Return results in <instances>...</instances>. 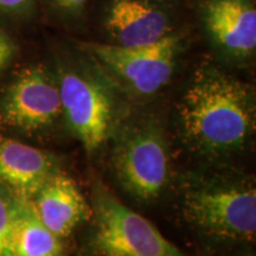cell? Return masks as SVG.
<instances>
[{
    "label": "cell",
    "instance_id": "1",
    "mask_svg": "<svg viewBox=\"0 0 256 256\" xmlns=\"http://www.w3.org/2000/svg\"><path fill=\"white\" fill-rule=\"evenodd\" d=\"M186 139L208 153H224L244 145L254 128V104L243 84L216 69H202L180 102Z\"/></svg>",
    "mask_w": 256,
    "mask_h": 256
},
{
    "label": "cell",
    "instance_id": "2",
    "mask_svg": "<svg viewBox=\"0 0 256 256\" xmlns=\"http://www.w3.org/2000/svg\"><path fill=\"white\" fill-rule=\"evenodd\" d=\"M92 246L100 256H184L153 224L98 185Z\"/></svg>",
    "mask_w": 256,
    "mask_h": 256
},
{
    "label": "cell",
    "instance_id": "3",
    "mask_svg": "<svg viewBox=\"0 0 256 256\" xmlns=\"http://www.w3.org/2000/svg\"><path fill=\"white\" fill-rule=\"evenodd\" d=\"M186 218L218 238L252 241L256 234V192L240 185H208L184 197Z\"/></svg>",
    "mask_w": 256,
    "mask_h": 256
},
{
    "label": "cell",
    "instance_id": "4",
    "mask_svg": "<svg viewBox=\"0 0 256 256\" xmlns=\"http://www.w3.org/2000/svg\"><path fill=\"white\" fill-rule=\"evenodd\" d=\"M114 168L122 186L142 200H154L168 180L166 142L156 127L136 128L114 152Z\"/></svg>",
    "mask_w": 256,
    "mask_h": 256
},
{
    "label": "cell",
    "instance_id": "5",
    "mask_svg": "<svg viewBox=\"0 0 256 256\" xmlns=\"http://www.w3.org/2000/svg\"><path fill=\"white\" fill-rule=\"evenodd\" d=\"M89 50L104 66L126 80L136 92L148 95L158 92L171 78L178 40L168 34L148 46L90 44Z\"/></svg>",
    "mask_w": 256,
    "mask_h": 256
},
{
    "label": "cell",
    "instance_id": "6",
    "mask_svg": "<svg viewBox=\"0 0 256 256\" xmlns=\"http://www.w3.org/2000/svg\"><path fill=\"white\" fill-rule=\"evenodd\" d=\"M60 113V88L40 69L22 72L11 84L2 104L4 122L24 130L49 126Z\"/></svg>",
    "mask_w": 256,
    "mask_h": 256
},
{
    "label": "cell",
    "instance_id": "7",
    "mask_svg": "<svg viewBox=\"0 0 256 256\" xmlns=\"http://www.w3.org/2000/svg\"><path fill=\"white\" fill-rule=\"evenodd\" d=\"M62 113L88 152L98 150L107 138L112 104L102 89L78 74L68 72L60 84Z\"/></svg>",
    "mask_w": 256,
    "mask_h": 256
},
{
    "label": "cell",
    "instance_id": "8",
    "mask_svg": "<svg viewBox=\"0 0 256 256\" xmlns=\"http://www.w3.org/2000/svg\"><path fill=\"white\" fill-rule=\"evenodd\" d=\"M55 171L46 153L17 140L0 139V184L19 198L30 200Z\"/></svg>",
    "mask_w": 256,
    "mask_h": 256
},
{
    "label": "cell",
    "instance_id": "9",
    "mask_svg": "<svg viewBox=\"0 0 256 256\" xmlns=\"http://www.w3.org/2000/svg\"><path fill=\"white\" fill-rule=\"evenodd\" d=\"M34 211L57 238H66L89 212L84 197L72 179L54 174L34 194Z\"/></svg>",
    "mask_w": 256,
    "mask_h": 256
},
{
    "label": "cell",
    "instance_id": "10",
    "mask_svg": "<svg viewBox=\"0 0 256 256\" xmlns=\"http://www.w3.org/2000/svg\"><path fill=\"white\" fill-rule=\"evenodd\" d=\"M107 28L124 48H142L168 36V20L162 12L142 0H116L110 10Z\"/></svg>",
    "mask_w": 256,
    "mask_h": 256
},
{
    "label": "cell",
    "instance_id": "11",
    "mask_svg": "<svg viewBox=\"0 0 256 256\" xmlns=\"http://www.w3.org/2000/svg\"><path fill=\"white\" fill-rule=\"evenodd\" d=\"M208 28L217 43L238 55L256 46V10L246 0H211L206 8Z\"/></svg>",
    "mask_w": 256,
    "mask_h": 256
},
{
    "label": "cell",
    "instance_id": "12",
    "mask_svg": "<svg viewBox=\"0 0 256 256\" xmlns=\"http://www.w3.org/2000/svg\"><path fill=\"white\" fill-rule=\"evenodd\" d=\"M60 252L58 238L42 223L34 206L16 198L8 256H57Z\"/></svg>",
    "mask_w": 256,
    "mask_h": 256
},
{
    "label": "cell",
    "instance_id": "13",
    "mask_svg": "<svg viewBox=\"0 0 256 256\" xmlns=\"http://www.w3.org/2000/svg\"><path fill=\"white\" fill-rule=\"evenodd\" d=\"M14 218V200L0 190V256H8V248Z\"/></svg>",
    "mask_w": 256,
    "mask_h": 256
},
{
    "label": "cell",
    "instance_id": "14",
    "mask_svg": "<svg viewBox=\"0 0 256 256\" xmlns=\"http://www.w3.org/2000/svg\"><path fill=\"white\" fill-rule=\"evenodd\" d=\"M14 55V46L11 40L0 32V68L5 66Z\"/></svg>",
    "mask_w": 256,
    "mask_h": 256
},
{
    "label": "cell",
    "instance_id": "15",
    "mask_svg": "<svg viewBox=\"0 0 256 256\" xmlns=\"http://www.w3.org/2000/svg\"><path fill=\"white\" fill-rule=\"evenodd\" d=\"M28 0H0V8H8V10H14L24 6Z\"/></svg>",
    "mask_w": 256,
    "mask_h": 256
},
{
    "label": "cell",
    "instance_id": "16",
    "mask_svg": "<svg viewBox=\"0 0 256 256\" xmlns=\"http://www.w3.org/2000/svg\"><path fill=\"white\" fill-rule=\"evenodd\" d=\"M87 0H56V2L64 8H80Z\"/></svg>",
    "mask_w": 256,
    "mask_h": 256
},
{
    "label": "cell",
    "instance_id": "17",
    "mask_svg": "<svg viewBox=\"0 0 256 256\" xmlns=\"http://www.w3.org/2000/svg\"><path fill=\"white\" fill-rule=\"evenodd\" d=\"M57 256H58V255H57Z\"/></svg>",
    "mask_w": 256,
    "mask_h": 256
}]
</instances>
